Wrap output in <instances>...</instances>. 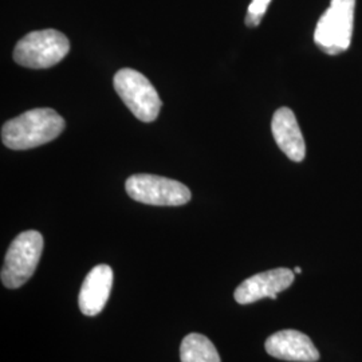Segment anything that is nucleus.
Listing matches in <instances>:
<instances>
[{
    "label": "nucleus",
    "mask_w": 362,
    "mask_h": 362,
    "mask_svg": "<svg viewBox=\"0 0 362 362\" xmlns=\"http://www.w3.org/2000/svg\"><path fill=\"white\" fill-rule=\"evenodd\" d=\"M272 0H252L248 6L246 15V25L248 27H257L262 22L264 13L267 11Z\"/></svg>",
    "instance_id": "12"
},
{
    "label": "nucleus",
    "mask_w": 362,
    "mask_h": 362,
    "mask_svg": "<svg viewBox=\"0 0 362 362\" xmlns=\"http://www.w3.org/2000/svg\"><path fill=\"white\" fill-rule=\"evenodd\" d=\"M294 272H297V274H300V272H302V269H300V267H296V270H294Z\"/></svg>",
    "instance_id": "13"
},
{
    "label": "nucleus",
    "mask_w": 362,
    "mask_h": 362,
    "mask_svg": "<svg viewBox=\"0 0 362 362\" xmlns=\"http://www.w3.org/2000/svg\"><path fill=\"white\" fill-rule=\"evenodd\" d=\"M115 89L130 112L143 122L158 117L161 100L148 78L133 69H121L115 76Z\"/></svg>",
    "instance_id": "5"
},
{
    "label": "nucleus",
    "mask_w": 362,
    "mask_h": 362,
    "mask_svg": "<svg viewBox=\"0 0 362 362\" xmlns=\"http://www.w3.org/2000/svg\"><path fill=\"white\" fill-rule=\"evenodd\" d=\"M134 202L149 206H184L191 200V191L180 181L156 175H133L125 184Z\"/></svg>",
    "instance_id": "6"
},
{
    "label": "nucleus",
    "mask_w": 362,
    "mask_h": 362,
    "mask_svg": "<svg viewBox=\"0 0 362 362\" xmlns=\"http://www.w3.org/2000/svg\"><path fill=\"white\" fill-rule=\"evenodd\" d=\"M113 287V270L107 264H98L91 270L81 286L78 305L81 311L94 317L104 310Z\"/></svg>",
    "instance_id": "9"
},
{
    "label": "nucleus",
    "mask_w": 362,
    "mask_h": 362,
    "mask_svg": "<svg viewBox=\"0 0 362 362\" xmlns=\"http://www.w3.org/2000/svg\"><path fill=\"white\" fill-rule=\"evenodd\" d=\"M294 282V272L288 269H274L250 276L238 286L233 298L240 305H250L263 298L276 299V294L285 291Z\"/></svg>",
    "instance_id": "7"
},
{
    "label": "nucleus",
    "mask_w": 362,
    "mask_h": 362,
    "mask_svg": "<svg viewBox=\"0 0 362 362\" xmlns=\"http://www.w3.org/2000/svg\"><path fill=\"white\" fill-rule=\"evenodd\" d=\"M70 52V42L58 30L33 31L21 39L13 50V61L28 69H49L59 64Z\"/></svg>",
    "instance_id": "2"
},
{
    "label": "nucleus",
    "mask_w": 362,
    "mask_h": 362,
    "mask_svg": "<svg viewBox=\"0 0 362 362\" xmlns=\"http://www.w3.org/2000/svg\"><path fill=\"white\" fill-rule=\"evenodd\" d=\"M180 360L181 362H221L212 341L199 333L188 334L182 339Z\"/></svg>",
    "instance_id": "11"
},
{
    "label": "nucleus",
    "mask_w": 362,
    "mask_h": 362,
    "mask_svg": "<svg viewBox=\"0 0 362 362\" xmlns=\"http://www.w3.org/2000/svg\"><path fill=\"white\" fill-rule=\"evenodd\" d=\"M356 0H332L314 31L315 45L329 55L346 52L351 43Z\"/></svg>",
    "instance_id": "3"
},
{
    "label": "nucleus",
    "mask_w": 362,
    "mask_h": 362,
    "mask_svg": "<svg viewBox=\"0 0 362 362\" xmlns=\"http://www.w3.org/2000/svg\"><path fill=\"white\" fill-rule=\"evenodd\" d=\"M272 130L278 146L290 160L300 163L305 158L306 144L293 110L278 109L272 117Z\"/></svg>",
    "instance_id": "10"
},
{
    "label": "nucleus",
    "mask_w": 362,
    "mask_h": 362,
    "mask_svg": "<svg viewBox=\"0 0 362 362\" xmlns=\"http://www.w3.org/2000/svg\"><path fill=\"white\" fill-rule=\"evenodd\" d=\"M43 251V236L34 230L19 233L8 247L1 269V284L19 288L34 275Z\"/></svg>",
    "instance_id": "4"
},
{
    "label": "nucleus",
    "mask_w": 362,
    "mask_h": 362,
    "mask_svg": "<svg viewBox=\"0 0 362 362\" xmlns=\"http://www.w3.org/2000/svg\"><path fill=\"white\" fill-rule=\"evenodd\" d=\"M264 348L270 356L284 361L315 362L320 360V351L310 338L293 329L281 330L269 337Z\"/></svg>",
    "instance_id": "8"
},
{
    "label": "nucleus",
    "mask_w": 362,
    "mask_h": 362,
    "mask_svg": "<svg viewBox=\"0 0 362 362\" xmlns=\"http://www.w3.org/2000/svg\"><path fill=\"white\" fill-rule=\"evenodd\" d=\"M65 125V119L55 110L49 107L33 109L3 125L1 141L15 151L37 148L55 140Z\"/></svg>",
    "instance_id": "1"
}]
</instances>
